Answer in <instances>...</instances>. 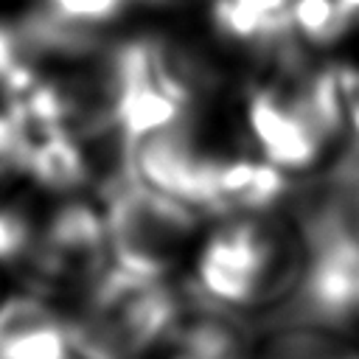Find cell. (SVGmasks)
Listing matches in <instances>:
<instances>
[{
  "instance_id": "obj_4",
  "label": "cell",
  "mask_w": 359,
  "mask_h": 359,
  "mask_svg": "<svg viewBox=\"0 0 359 359\" xmlns=\"http://www.w3.org/2000/svg\"><path fill=\"white\" fill-rule=\"evenodd\" d=\"M112 266L104 213L93 202L65 196L39 224L34 255L22 272L28 292L50 300L73 294L81 300Z\"/></svg>"
},
{
  "instance_id": "obj_8",
  "label": "cell",
  "mask_w": 359,
  "mask_h": 359,
  "mask_svg": "<svg viewBox=\"0 0 359 359\" xmlns=\"http://www.w3.org/2000/svg\"><path fill=\"white\" fill-rule=\"evenodd\" d=\"M289 17L294 36L306 48L317 53H331L342 45L359 14L345 8L339 0H292Z\"/></svg>"
},
{
  "instance_id": "obj_7",
  "label": "cell",
  "mask_w": 359,
  "mask_h": 359,
  "mask_svg": "<svg viewBox=\"0 0 359 359\" xmlns=\"http://www.w3.org/2000/svg\"><path fill=\"white\" fill-rule=\"evenodd\" d=\"M292 0H210V22L216 36L244 48L264 65L286 42L297 39L289 17Z\"/></svg>"
},
{
  "instance_id": "obj_6",
  "label": "cell",
  "mask_w": 359,
  "mask_h": 359,
  "mask_svg": "<svg viewBox=\"0 0 359 359\" xmlns=\"http://www.w3.org/2000/svg\"><path fill=\"white\" fill-rule=\"evenodd\" d=\"M67 320L50 300L20 292L0 300V359H70Z\"/></svg>"
},
{
  "instance_id": "obj_12",
  "label": "cell",
  "mask_w": 359,
  "mask_h": 359,
  "mask_svg": "<svg viewBox=\"0 0 359 359\" xmlns=\"http://www.w3.org/2000/svg\"><path fill=\"white\" fill-rule=\"evenodd\" d=\"M348 359H359V353H351V356H348Z\"/></svg>"
},
{
  "instance_id": "obj_5",
  "label": "cell",
  "mask_w": 359,
  "mask_h": 359,
  "mask_svg": "<svg viewBox=\"0 0 359 359\" xmlns=\"http://www.w3.org/2000/svg\"><path fill=\"white\" fill-rule=\"evenodd\" d=\"M219 157L222 154H213L202 143L194 118L132 140L135 180L205 216L213 210V174Z\"/></svg>"
},
{
  "instance_id": "obj_9",
  "label": "cell",
  "mask_w": 359,
  "mask_h": 359,
  "mask_svg": "<svg viewBox=\"0 0 359 359\" xmlns=\"http://www.w3.org/2000/svg\"><path fill=\"white\" fill-rule=\"evenodd\" d=\"M151 3H163V0H34L31 6L56 22L107 34V28L121 22L129 11Z\"/></svg>"
},
{
  "instance_id": "obj_11",
  "label": "cell",
  "mask_w": 359,
  "mask_h": 359,
  "mask_svg": "<svg viewBox=\"0 0 359 359\" xmlns=\"http://www.w3.org/2000/svg\"><path fill=\"white\" fill-rule=\"evenodd\" d=\"M331 171L339 174V177L348 182L351 196H353V205H356V213H359V143H353V149L345 151V154L334 163Z\"/></svg>"
},
{
  "instance_id": "obj_10",
  "label": "cell",
  "mask_w": 359,
  "mask_h": 359,
  "mask_svg": "<svg viewBox=\"0 0 359 359\" xmlns=\"http://www.w3.org/2000/svg\"><path fill=\"white\" fill-rule=\"evenodd\" d=\"M39 222L20 205L0 208V269L25 272L36 247Z\"/></svg>"
},
{
  "instance_id": "obj_3",
  "label": "cell",
  "mask_w": 359,
  "mask_h": 359,
  "mask_svg": "<svg viewBox=\"0 0 359 359\" xmlns=\"http://www.w3.org/2000/svg\"><path fill=\"white\" fill-rule=\"evenodd\" d=\"M205 213L140 182H129L104 202L112 266L165 280L191 252Z\"/></svg>"
},
{
  "instance_id": "obj_2",
  "label": "cell",
  "mask_w": 359,
  "mask_h": 359,
  "mask_svg": "<svg viewBox=\"0 0 359 359\" xmlns=\"http://www.w3.org/2000/svg\"><path fill=\"white\" fill-rule=\"evenodd\" d=\"M182 292L168 280L109 266L67 314V339L79 359H140L171 328Z\"/></svg>"
},
{
  "instance_id": "obj_1",
  "label": "cell",
  "mask_w": 359,
  "mask_h": 359,
  "mask_svg": "<svg viewBox=\"0 0 359 359\" xmlns=\"http://www.w3.org/2000/svg\"><path fill=\"white\" fill-rule=\"evenodd\" d=\"M303 264V233L278 208L222 216L194 255L188 289L233 314H264L292 294Z\"/></svg>"
}]
</instances>
